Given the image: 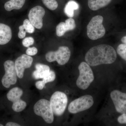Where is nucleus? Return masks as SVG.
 Wrapping results in <instances>:
<instances>
[{"label": "nucleus", "mask_w": 126, "mask_h": 126, "mask_svg": "<svg viewBox=\"0 0 126 126\" xmlns=\"http://www.w3.org/2000/svg\"><path fill=\"white\" fill-rule=\"evenodd\" d=\"M117 53L111 46L101 44L92 47L86 53L85 61L90 66L111 64L116 61Z\"/></svg>", "instance_id": "obj_1"}, {"label": "nucleus", "mask_w": 126, "mask_h": 126, "mask_svg": "<svg viewBox=\"0 0 126 126\" xmlns=\"http://www.w3.org/2000/svg\"><path fill=\"white\" fill-rule=\"evenodd\" d=\"M103 17L97 15L94 16L87 26V35L92 40L102 38L106 34V29L103 25Z\"/></svg>", "instance_id": "obj_2"}, {"label": "nucleus", "mask_w": 126, "mask_h": 126, "mask_svg": "<svg viewBox=\"0 0 126 126\" xmlns=\"http://www.w3.org/2000/svg\"><path fill=\"white\" fill-rule=\"evenodd\" d=\"M79 75L77 81L78 87L82 90H86L89 87L94 80L93 73L90 65L83 62L79 66Z\"/></svg>", "instance_id": "obj_3"}, {"label": "nucleus", "mask_w": 126, "mask_h": 126, "mask_svg": "<svg viewBox=\"0 0 126 126\" xmlns=\"http://www.w3.org/2000/svg\"><path fill=\"white\" fill-rule=\"evenodd\" d=\"M34 112L36 115L41 117L48 124L54 121V113L50 102L46 99H42L38 101L33 107Z\"/></svg>", "instance_id": "obj_4"}, {"label": "nucleus", "mask_w": 126, "mask_h": 126, "mask_svg": "<svg viewBox=\"0 0 126 126\" xmlns=\"http://www.w3.org/2000/svg\"><path fill=\"white\" fill-rule=\"evenodd\" d=\"M68 101L67 96L64 93L59 91L54 93L50 101L54 114L58 116L63 115L67 107Z\"/></svg>", "instance_id": "obj_5"}, {"label": "nucleus", "mask_w": 126, "mask_h": 126, "mask_svg": "<svg viewBox=\"0 0 126 126\" xmlns=\"http://www.w3.org/2000/svg\"><path fill=\"white\" fill-rule=\"evenodd\" d=\"M71 52L67 46H60L55 51H50L46 55V59L49 63L57 61L59 65H63L70 58Z\"/></svg>", "instance_id": "obj_6"}, {"label": "nucleus", "mask_w": 126, "mask_h": 126, "mask_svg": "<svg viewBox=\"0 0 126 126\" xmlns=\"http://www.w3.org/2000/svg\"><path fill=\"white\" fill-rule=\"evenodd\" d=\"M94 103L92 96L84 95L71 102L68 106V110L70 113L75 114L87 110L93 106Z\"/></svg>", "instance_id": "obj_7"}, {"label": "nucleus", "mask_w": 126, "mask_h": 126, "mask_svg": "<svg viewBox=\"0 0 126 126\" xmlns=\"http://www.w3.org/2000/svg\"><path fill=\"white\" fill-rule=\"evenodd\" d=\"M23 94L22 89L18 87L13 88L7 93V99L13 103L12 108L14 111L20 112L24 110L27 106L26 102L21 99Z\"/></svg>", "instance_id": "obj_8"}, {"label": "nucleus", "mask_w": 126, "mask_h": 126, "mask_svg": "<svg viewBox=\"0 0 126 126\" xmlns=\"http://www.w3.org/2000/svg\"><path fill=\"white\" fill-rule=\"evenodd\" d=\"M4 65L5 74L2 77L1 82L4 87L8 88L16 83L18 77L14 61L7 60L4 63Z\"/></svg>", "instance_id": "obj_9"}, {"label": "nucleus", "mask_w": 126, "mask_h": 126, "mask_svg": "<svg viewBox=\"0 0 126 126\" xmlns=\"http://www.w3.org/2000/svg\"><path fill=\"white\" fill-rule=\"evenodd\" d=\"M45 14L44 8L40 6H37L30 10L28 16L29 20L34 27L40 29L43 26V18Z\"/></svg>", "instance_id": "obj_10"}, {"label": "nucleus", "mask_w": 126, "mask_h": 126, "mask_svg": "<svg viewBox=\"0 0 126 126\" xmlns=\"http://www.w3.org/2000/svg\"><path fill=\"white\" fill-rule=\"evenodd\" d=\"M110 97L117 111L121 114L126 113V93L114 90L110 94Z\"/></svg>", "instance_id": "obj_11"}, {"label": "nucleus", "mask_w": 126, "mask_h": 126, "mask_svg": "<svg viewBox=\"0 0 126 126\" xmlns=\"http://www.w3.org/2000/svg\"><path fill=\"white\" fill-rule=\"evenodd\" d=\"M33 62V58L27 55L23 54L17 58L15 64L18 78H23L25 69L30 67Z\"/></svg>", "instance_id": "obj_12"}, {"label": "nucleus", "mask_w": 126, "mask_h": 126, "mask_svg": "<svg viewBox=\"0 0 126 126\" xmlns=\"http://www.w3.org/2000/svg\"><path fill=\"white\" fill-rule=\"evenodd\" d=\"M76 25L74 20L69 18L65 21V22H61L56 26V35L59 37L63 36L67 32L74 30Z\"/></svg>", "instance_id": "obj_13"}, {"label": "nucleus", "mask_w": 126, "mask_h": 126, "mask_svg": "<svg viewBox=\"0 0 126 126\" xmlns=\"http://www.w3.org/2000/svg\"><path fill=\"white\" fill-rule=\"evenodd\" d=\"M12 37V32L10 27L0 23V45L7 44L11 40Z\"/></svg>", "instance_id": "obj_14"}, {"label": "nucleus", "mask_w": 126, "mask_h": 126, "mask_svg": "<svg viewBox=\"0 0 126 126\" xmlns=\"http://www.w3.org/2000/svg\"><path fill=\"white\" fill-rule=\"evenodd\" d=\"M35 68L36 70L33 72L32 76L35 79H43L50 71V69L48 65L42 64H36Z\"/></svg>", "instance_id": "obj_15"}, {"label": "nucleus", "mask_w": 126, "mask_h": 126, "mask_svg": "<svg viewBox=\"0 0 126 126\" xmlns=\"http://www.w3.org/2000/svg\"><path fill=\"white\" fill-rule=\"evenodd\" d=\"M112 0H88V7L93 11H96L109 4Z\"/></svg>", "instance_id": "obj_16"}, {"label": "nucleus", "mask_w": 126, "mask_h": 126, "mask_svg": "<svg viewBox=\"0 0 126 126\" xmlns=\"http://www.w3.org/2000/svg\"><path fill=\"white\" fill-rule=\"evenodd\" d=\"M25 2V0H9L5 3V9L7 11L14 9L19 10L23 7Z\"/></svg>", "instance_id": "obj_17"}, {"label": "nucleus", "mask_w": 126, "mask_h": 126, "mask_svg": "<svg viewBox=\"0 0 126 126\" xmlns=\"http://www.w3.org/2000/svg\"><path fill=\"white\" fill-rule=\"evenodd\" d=\"M79 8V4L74 0H70L67 3L64 8V12L69 18L74 16V11Z\"/></svg>", "instance_id": "obj_18"}, {"label": "nucleus", "mask_w": 126, "mask_h": 126, "mask_svg": "<svg viewBox=\"0 0 126 126\" xmlns=\"http://www.w3.org/2000/svg\"><path fill=\"white\" fill-rule=\"evenodd\" d=\"M44 5L51 10H54L58 8V4L56 0H41Z\"/></svg>", "instance_id": "obj_19"}, {"label": "nucleus", "mask_w": 126, "mask_h": 126, "mask_svg": "<svg viewBox=\"0 0 126 126\" xmlns=\"http://www.w3.org/2000/svg\"><path fill=\"white\" fill-rule=\"evenodd\" d=\"M117 53L126 62V45L122 43L118 46Z\"/></svg>", "instance_id": "obj_20"}, {"label": "nucleus", "mask_w": 126, "mask_h": 126, "mask_svg": "<svg viewBox=\"0 0 126 126\" xmlns=\"http://www.w3.org/2000/svg\"><path fill=\"white\" fill-rule=\"evenodd\" d=\"M23 25L26 32L29 33H32L34 32V27L29 20L27 19L25 20L23 22Z\"/></svg>", "instance_id": "obj_21"}, {"label": "nucleus", "mask_w": 126, "mask_h": 126, "mask_svg": "<svg viewBox=\"0 0 126 126\" xmlns=\"http://www.w3.org/2000/svg\"><path fill=\"white\" fill-rule=\"evenodd\" d=\"M56 75L55 73L53 70H50L49 73L43 78L42 81L45 85L46 84L54 81Z\"/></svg>", "instance_id": "obj_22"}, {"label": "nucleus", "mask_w": 126, "mask_h": 126, "mask_svg": "<svg viewBox=\"0 0 126 126\" xmlns=\"http://www.w3.org/2000/svg\"><path fill=\"white\" fill-rule=\"evenodd\" d=\"M34 43V39L32 37H29L25 38L22 41V44L24 46L29 47L33 45Z\"/></svg>", "instance_id": "obj_23"}, {"label": "nucleus", "mask_w": 126, "mask_h": 126, "mask_svg": "<svg viewBox=\"0 0 126 126\" xmlns=\"http://www.w3.org/2000/svg\"><path fill=\"white\" fill-rule=\"evenodd\" d=\"M38 49L35 47H28L26 50V53L29 56H34L38 53Z\"/></svg>", "instance_id": "obj_24"}, {"label": "nucleus", "mask_w": 126, "mask_h": 126, "mask_svg": "<svg viewBox=\"0 0 126 126\" xmlns=\"http://www.w3.org/2000/svg\"><path fill=\"white\" fill-rule=\"evenodd\" d=\"M19 32L18 36L19 38L22 39L24 38L26 35V32L25 30L24 27L23 25H21L19 27Z\"/></svg>", "instance_id": "obj_25"}, {"label": "nucleus", "mask_w": 126, "mask_h": 126, "mask_svg": "<svg viewBox=\"0 0 126 126\" xmlns=\"http://www.w3.org/2000/svg\"><path fill=\"white\" fill-rule=\"evenodd\" d=\"M117 121L120 124H126V113H123L119 116L118 118Z\"/></svg>", "instance_id": "obj_26"}, {"label": "nucleus", "mask_w": 126, "mask_h": 126, "mask_svg": "<svg viewBox=\"0 0 126 126\" xmlns=\"http://www.w3.org/2000/svg\"><path fill=\"white\" fill-rule=\"evenodd\" d=\"M35 87L36 88L40 90H42L43 89L45 85L43 82L42 81H37L35 83Z\"/></svg>", "instance_id": "obj_27"}, {"label": "nucleus", "mask_w": 126, "mask_h": 126, "mask_svg": "<svg viewBox=\"0 0 126 126\" xmlns=\"http://www.w3.org/2000/svg\"><path fill=\"white\" fill-rule=\"evenodd\" d=\"M6 126H20L19 124L18 123H16L13 122H9L7 123Z\"/></svg>", "instance_id": "obj_28"}, {"label": "nucleus", "mask_w": 126, "mask_h": 126, "mask_svg": "<svg viewBox=\"0 0 126 126\" xmlns=\"http://www.w3.org/2000/svg\"><path fill=\"white\" fill-rule=\"evenodd\" d=\"M122 43L126 45V35L123 36L121 39Z\"/></svg>", "instance_id": "obj_29"}, {"label": "nucleus", "mask_w": 126, "mask_h": 126, "mask_svg": "<svg viewBox=\"0 0 126 126\" xmlns=\"http://www.w3.org/2000/svg\"><path fill=\"white\" fill-rule=\"evenodd\" d=\"M0 126H3V125L1 124H0Z\"/></svg>", "instance_id": "obj_30"}]
</instances>
